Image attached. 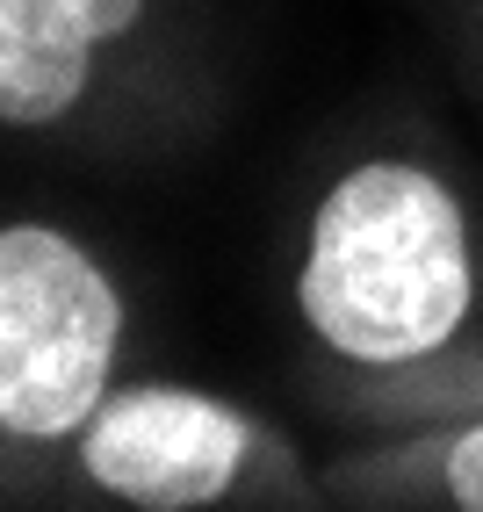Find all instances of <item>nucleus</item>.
<instances>
[{
  "mask_svg": "<svg viewBox=\"0 0 483 512\" xmlns=\"http://www.w3.org/2000/svg\"><path fill=\"white\" fill-rule=\"evenodd\" d=\"M246 462V426L188 390H130L87 433V476L145 512H195L224 498Z\"/></svg>",
  "mask_w": 483,
  "mask_h": 512,
  "instance_id": "nucleus-3",
  "label": "nucleus"
},
{
  "mask_svg": "<svg viewBox=\"0 0 483 512\" xmlns=\"http://www.w3.org/2000/svg\"><path fill=\"white\" fill-rule=\"evenodd\" d=\"M116 289L44 224L0 231V426L51 440L87 419L116 361Z\"/></svg>",
  "mask_w": 483,
  "mask_h": 512,
  "instance_id": "nucleus-2",
  "label": "nucleus"
},
{
  "mask_svg": "<svg viewBox=\"0 0 483 512\" xmlns=\"http://www.w3.org/2000/svg\"><path fill=\"white\" fill-rule=\"evenodd\" d=\"M447 491H455L462 512H483V426L455 440V455H447Z\"/></svg>",
  "mask_w": 483,
  "mask_h": 512,
  "instance_id": "nucleus-5",
  "label": "nucleus"
},
{
  "mask_svg": "<svg viewBox=\"0 0 483 512\" xmlns=\"http://www.w3.org/2000/svg\"><path fill=\"white\" fill-rule=\"evenodd\" d=\"M469 311L462 210L419 166L347 174L310 231L303 318L354 361H419Z\"/></svg>",
  "mask_w": 483,
  "mask_h": 512,
  "instance_id": "nucleus-1",
  "label": "nucleus"
},
{
  "mask_svg": "<svg viewBox=\"0 0 483 512\" xmlns=\"http://www.w3.org/2000/svg\"><path fill=\"white\" fill-rule=\"evenodd\" d=\"M152 0H0V123H58L94 80V51L137 37Z\"/></svg>",
  "mask_w": 483,
  "mask_h": 512,
  "instance_id": "nucleus-4",
  "label": "nucleus"
}]
</instances>
